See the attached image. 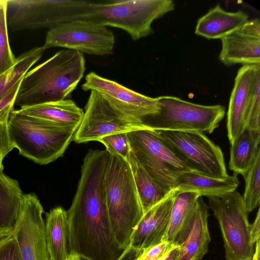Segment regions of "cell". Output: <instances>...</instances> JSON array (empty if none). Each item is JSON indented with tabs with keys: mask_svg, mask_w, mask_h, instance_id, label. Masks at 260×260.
<instances>
[{
	"mask_svg": "<svg viewBox=\"0 0 260 260\" xmlns=\"http://www.w3.org/2000/svg\"><path fill=\"white\" fill-rule=\"evenodd\" d=\"M115 44L113 32L93 22L75 20L58 24L47 31L45 50L60 47L89 54L112 53Z\"/></svg>",
	"mask_w": 260,
	"mask_h": 260,
	"instance_id": "obj_11",
	"label": "cell"
},
{
	"mask_svg": "<svg viewBox=\"0 0 260 260\" xmlns=\"http://www.w3.org/2000/svg\"><path fill=\"white\" fill-rule=\"evenodd\" d=\"M208 199L220 229L226 260H251L255 244L251 238L248 213L242 196L235 190Z\"/></svg>",
	"mask_w": 260,
	"mask_h": 260,
	"instance_id": "obj_8",
	"label": "cell"
},
{
	"mask_svg": "<svg viewBox=\"0 0 260 260\" xmlns=\"http://www.w3.org/2000/svg\"><path fill=\"white\" fill-rule=\"evenodd\" d=\"M99 142L103 144L110 153H116L126 159L131 150L127 133H118L103 137Z\"/></svg>",
	"mask_w": 260,
	"mask_h": 260,
	"instance_id": "obj_31",
	"label": "cell"
},
{
	"mask_svg": "<svg viewBox=\"0 0 260 260\" xmlns=\"http://www.w3.org/2000/svg\"><path fill=\"white\" fill-rule=\"evenodd\" d=\"M131 150L147 173L166 191H173L178 178L191 171L151 127L127 133Z\"/></svg>",
	"mask_w": 260,
	"mask_h": 260,
	"instance_id": "obj_6",
	"label": "cell"
},
{
	"mask_svg": "<svg viewBox=\"0 0 260 260\" xmlns=\"http://www.w3.org/2000/svg\"><path fill=\"white\" fill-rule=\"evenodd\" d=\"M85 71L82 53L59 51L25 74L14 105L22 108L65 100L76 88Z\"/></svg>",
	"mask_w": 260,
	"mask_h": 260,
	"instance_id": "obj_2",
	"label": "cell"
},
{
	"mask_svg": "<svg viewBox=\"0 0 260 260\" xmlns=\"http://www.w3.org/2000/svg\"><path fill=\"white\" fill-rule=\"evenodd\" d=\"M255 248L251 260H260V239L255 242Z\"/></svg>",
	"mask_w": 260,
	"mask_h": 260,
	"instance_id": "obj_39",
	"label": "cell"
},
{
	"mask_svg": "<svg viewBox=\"0 0 260 260\" xmlns=\"http://www.w3.org/2000/svg\"><path fill=\"white\" fill-rule=\"evenodd\" d=\"M1 237H2V236H0V238H1Z\"/></svg>",
	"mask_w": 260,
	"mask_h": 260,
	"instance_id": "obj_41",
	"label": "cell"
},
{
	"mask_svg": "<svg viewBox=\"0 0 260 260\" xmlns=\"http://www.w3.org/2000/svg\"><path fill=\"white\" fill-rule=\"evenodd\" d=\"M23 194L17 180L0 171V236L12 234Z\"/></svg>",
	"mask_w": 260,
	"mask_h": 260,
	"instance_id": "obj_24",
	"label": "cell"
},
{
	"mask_svg": "<svg viewBox=\"0 0 260 260\" xmlns=\"http://www.w3.org/2000/svg\"><path fill=\"white\" fill-rule=\"evenodd\" d=\"M18 110L27 115L77 129L84 113L73 101L69 99L22 108Z\"/></svg>",
	"mask_w": 260,
	"mask_h": 260,
	"instance_id": "obj_22",
	"label": "cell"
},
{
	"mask_svg": "<svg viewBox=\"0 0 260 260\" xmlns=\"http://www.w3.org/2000/svg\"><path fill=\"white\" fill-rule=\"evenodd\" d=\"M82 1H8V25L12 31L50 29L67 21L77 20Z\"/></svg>",
	"mask_w": 260,
	"mask_h": 260,
	"instance_id": "obj_10",
	"label": "cell"
},
{
	"mask_svg": "<svg viewBox=\"0 0 260 260\" xmlns=\"http://www.w3.org/2000/svg\"><path fill=\"white\" fill-rule=\"evenodd\" d=\"M67 260H86L78 255L70 254Z\"/></svg>",
	"mask_w": 260,
	"mask_h": 260,
	"instance_id": "obj_40",
	"label": "cell"
},
{
	"mask_svg": "<svg viewBox=\"0 0 260 260\" xmlns=\"http://www.w3.org/2000/svg\"><path fill=\"white\" fill-rule=\"evenodd\" d=\"M82 89L97 92L116 111L139 122L144 123L159 110L157 97L146 96L93 72L86 76Z\"/></svg>",
	"mask_w": 260,
	"mask_h": 260,
	"instance_id": "obj_14",
	"label": "cell"
},
{
	"mask_svg": "<svg viewBox=\"0 0 260 260\" xmlns=\"http://www.w3.org/2000/svg\"><path fill=\"white\" fill-rule=\"evenodd\" d=\"M174 8L172 0L90 1L83 20L121 29L137 41L152 34L153 21Z\"/></svg>",
	"mask_w": 260,
	"mask_h": 260,
	"instance_id": "obj_5",
	"label": "cell"
},
{
	"mask_svg": "<svg viewBox=\"0 0 260 260\" xmlns=\"http://www.w3.org/2000/svg\"><path fill=\"white\" fill-rule=\"evenodd\" d=\"M0 2H1V0H0Z\"/></svg>",
	"mask_w": 260,
	"mask_h": 260,
	"instance_id": "obj_42",
	"label": "cell"
},
{
	"mask_svg": "<svg viewBox=\"0 0 260 260\" xmlns=\"http://www.w3.org/2000/svg\"><path fill=\"white\" fill-rule=\"evenodd\" d=\"M22 79L19 81L0 101V123L8 120L11 112L14 110V101Z\"/></svg>",
	"mask_w": 260,
	"mask_h": 260,
	"instance_id": "obj_34",
	"label": "cell"
},
{
	"mask_svg": "<svg viewBox=\"0 0 260 260\" xmlns=\"http://www.w3.org/2000/svg\"><path fill=\"white\" fill-rule=\"evenodd\" d=\"M250 234L252 242H255L260 239V210L258 209L256 218L252 224H250Z\"/></svg>",
	"mask_w": 260,
	"mask_h": 260,
	"instance_id": "obj_36",
	"label": "cell"
},
{
	"mask_svg": "<svg viewBox=\"0 0 260 260\" xmlns=\"http://www.w3.org/2000/svg\"><path fill=\"white\" fill-rule=\"evenodd\" d=\"M240 184L238 175L217 178L190 171L182 174L178 178L175 194L191 192L199 196L220 197L236 190Z\"/></svg>",
	"mask_w": 260,
	"mask_h": 260,
	"instance_id": "obj_19",
	"label": "cell"
},
{
	"mask_svg": "<svg viewBox=\"0 0 260 260\" xmlns=\"http://www.w3.org/2000/svg\"><path fill=\"white\" fill-rule=\"evenodd\" d=\"M142 252V251L136 249L129 245L124 250L117 260H137Z\"/></svg>",
	"mask_w": 260,
	"mask_h": 260,
	"instance_id": "obj_37",
	"label": "cell"
},
{
	"mask_svg": "<svg viewBox=\"0 0 260 260\" xmlns=\"http://www.w3.org/2000/svg\"><path fill=\"white\" fill-rule=\"evenodd\" d=\"M200 197L191 192L175 194L168 232L165 241L180 246L188 236L194 221L196 203Z\"/></svg>",
	"mask_w": 260,
	"mask_h": 260,
	"instance_id": "obj_18",
	"label": "cell"
},
{
	"mask_svg": "<svg viewBox=\"0 0 260 260\" xmlns=\"http://www.w3.org/2000/svg\"><path fill=\"white\" fill-rule=\"evenodd\" d=\"M8 121L0 123V171H3V160L14 148L8 132Z\"/></svg>",
	"mask_w": 260,
	"mask_h": 260,
	"instance_id": "obj_35",
	"label": "cell"
},
{
	"mask_svg": "<svg viewBox=\"0 0 260 260\" xmlns=\"http://www.w3.org/2000/svg\"><path fill=\"white\" fill-rule=\"evenodd\" d=\"M110 154L105 175L107 208L115 238L125 250L144 212L126 159Z\"/></svg>",
	"mask_w": 260,
	"mask_h": 260,
	"instance_id": "obj_3",
	"label": "cell"
},
{
	"mask_svg": "<svg viewBox=\"0 0 260 260\" xmlns=\"http://www.w3.org/2000/svg\"><path fill=\"white\" fill-rule=\"evenodd\" d=\"M175 247L167 241L154 245L143 251L137 260H159Z\"/></svg>",
	"mask_w": 260,
	"mask_h": 260,
	"instance_id": "obj_33",
	"label": "cell"
},
{
	"mask_svg": "<svg viewBox=\"0 0 260 260\" xmlns=\"http://www.w3.org/2000/svg\"><path fill=\"white\" fill-rule=\"evenodd\" d=\"M260 64L244 65L238 71L227 112V135L231 144L245 129L247 111Z\"/></svg>",
	"mask_w": 260,
	"mask_h": 260,
	"instance_id": "obj_16",
	"label": "cell"
},
{
	"mask_svg": "<svg viewBox=\"0 0 260 260\" xmlns=\"http://www.w3.org/2000/svg\"><path fill=\"white\" fill-rule=\"evenodd\" d=\"M129 165L144 213L172 192L164 190L147 173L131 150L126 158Z\"/></svg>",
	"mask_w": 260,
	"mask_h": 260,
	"instance_id": "obj_26",
	"label": "cell"
},
{
	"mask_svg": "<svg viewBox=\"0 0 260 260\" xmlns=\"http://www.w3.org/2000/svg\"><path fill=\"white\" fill-rule=\"evenodd\" d=\"M44 48L35 47L17 57L15 65L0 75V101L41 57Z\"/></svg>",
	"mask_w": 260,
	"mask_h": 260,
	"instance_id": "obj_27",
	"label": "cell"
},
{
	"mask_svg": "<svg viewBox=\"0 0 260 260\" xmlns=\"http://www.w3.org/2000/svg\"><path fill=\"white\" fill-rule=\"evenodd\" d=\"M243 177L245 186L242 198L246 210L250 213L259 206L260 202V150Z\"/></svg>",
	"mask_w": 260,
	"mask_h": 260,
	"instance_id": "obj_28",
	"label": "cell"
},
{
	"mask_svg": "<svg viewBox=\"0 0 260 260\" xmlns=\"http://www.w3.org/2000/svg\"><path fill=\"white\" fill-rule=\"evenodd\" d=\"M157 99L158 112L143 122L154 129L195 131L210 134L218 127L225 113V108L220 105H201L169 95Z\"/></svg>",
	"mask_w": 260,
	"mask_h": 260,
	"instance_id": "obj_7",
	"label": "cell"
},
{
	"mask_svg": "<svg viewBox=\"0 0 260 260\" xmlns=\"http://www.w3.org/2000/svg\"><path fill=\"white\" fill-rule=\"evenodd\" d=\"M248 15L239 10L228 12L217 5L200 18L195 34L208 39H221L243 26Z\"/></svg>",
	"mask_w": 260,
	"mask_h": 260,
	"instance_id": "obj_20",
	"label": "cell"
},
{
	"mask_svg": "<svg viewBox=\"0 0 260 260\" xmlns=\"http://www.w3.org/2000/svg\"><path fill=\"white\" fill-rule=\"evenodd\" d=\"M45 237L50 260H67L68 228L67 211L56 207L46 214Z\"/></svg>",
	"mask_w": 260,
	"mask_h": 260,
	"instance_id": "obj_23",
	"label": "cell"
},
{
	"mask_svg": "<svg viewBox=\"0 0 260 260\" xmlns=\"http://www.w3.org/2000/svg\"><path fill=\"white\" fill-rule=\"evenodd\" d=\"M8 0L0 2V75L11 69L17 58L10 46L7 23Z\"/></svg>",
	"mask_w": 260,
	"mask_h": 260,
	"instance_id": "obj_29",
	"label": "cell"
},
{
	"mask_svg": "<svg viewBox=\"0 0 260 260\" xmlns=\"http://www.w3.org/2000/svg\"><path fill=\"white\" fill-rule=\"evenodd\" d=\"M0 260H21L12 234L0 238Z\"/></svg>",
	"mask_w": 260,
	"mask_h": 260,
	"instance_id": "obj_32",
	"label": "cell"
},
{
	"mask_svg": "<svg viewBox=\"0 0 260 260\" xmlns=\"http://www.w3.org/2000/svg\"><path fill=\"white\" fill-rule=\"evenodd\" d=\"M245 128L260 131V72L255 78L248 107Z\"/></svg>",
	"mask_w": 260,
	"mask_h": 260,
	"instance_id": "obj_30",
	"label": "cell"
},
{
	"mask_svg": "<svg viewBox=\"0 0 260 260\" xmlns=\"http://www.w3.org/2000/svg\"><path fill=\"white\" fill-rule=\"evenodd\" d=\"M219 58L224 65L260 64V20H248L223 38Z\"/></svg>",
	"mask_w": 260,
	"mask_h": 260,
	"instance_id": "obj_15",
	"label": "cell"
},
{
	"mask_svg": "<svg viewBox=\"0 0 260 260\" xmlns=\"http://www.w3.org/2000/svg\"><path fill=\"white\" fill-rule=\"evenodd\" d=\"M179 251V246L175 247L159 260H178Z\"/></svg>",
	"mask_w": 260,
	"mask_h": 260,
	"instance_id": "obj_38",
	"label": "cell"
},
{
	"mask_svg": "<svg viewBox=\"0 0 260 260\" xmlns=\"http://www.w3.org/2000/svg\"><path fill=\"white\" fill-rule=\"evenodd\" d=\"M8 132L20 154L41 165L61 157L77 130L13 110L8 121Z\"/></svg>",
	"mask_w": 260,
	"mask_h": 260,
	"instance_id": "obj_4",
	"label": "cell"
},
{
	"mask_svg": "<svg viewBox=\"0 0 260 260\" xmlns=\"http://www.w3.org/2000/svg\"><path fill=\"white\" fill-rule=\"evenodd\" d=\"M44 209L34 193H23L12 232L21 260H50L45 237Z\"/></svg>",
	"mask_w": 260,
	"mask_h": 260,
	"instance_id": "obj_13",
	"label": "cell"
},
{
	"mask_svg": "<svg viewBox=\"0 0 260 260\" xmlns=\"http://www.w3.org/2000/svg\"><path fill=\"white\" fill-rule=\"evenodd\" d=\"M148 127L144 123L119 113L99 93L90 91L83 118L73 140L77 143L98 141L109 135Z\"/></svg>",
	"mask_w": 260,
	"mask_h": 260,
	"instance_id": "obj_12",
	"label": "cell"
},
{
	"mask_svg": "<svg viewBox=\"0 0 260 260\" xmlns=\"http://www.w3.org/2000/svg\"><path fill=\"white\" fill-rule=\"evenodd\" d=\"M260 131L245 128L231 144L229 168L237 175L244 176L260 150Z\"/></svg>",
	"mask_w": 260,
	"mask_h": 260,
	"instance_id": "obj_25",
	"label": "cell"
},
{
	"mask_svg": "<svg viewBox=\"0 0 260 260\" xmlns=\"http://www.w3.org/2000/svg\"><path fill=\"white\" fill-rule=\"evenodd\" d=\"M155 130L191 171L217 178L229 176L221 148L204 133L195 131Z\"/></svg>",
	"mask_w": 260,
	"mask_h": 260,
	"instance_id": "obj_9",
	"label": "cell"
},
{
	"mask_svg": "<svg viewBox=\"0 0 260 260\" xmlns=\"http://www.w3.org/2000/svg\"><path fill=\"white\" fill-rule=\"evenodd\" d=\"M105 174L98 167L82 168L75 196L67 211L69 253L86 260H117L124 251L111 228Z\"/></svg>",
	"mask_w": 260,
	"mask_h": 260,
	"instance_id": "obj_1",
	"label": "cell"
},
{
	"mask_svg": "<svg viewBox=\"0 0 260 260\" xmlns=\"http://www.w3.org/2000/svg\"><path fill=\"white\" fill-rule=\"evenodd\" d=\"M174 192L145 213L135 228L130 246L141 251L165 241L168 232Z\"/></svg>",
	"mask_w": 260,
	"mask_h": 260,
	"instance_id": "obj_17",
	"label": "cell"
},
{
	"mask_svg": "<svg viewBox=\"0 0 260 260\" xmlns=\"http://www.w3.org/2000/svg\"><path fill=\"white\" fill-rule=\"evenodd\" d=\"M208 209L202 197H199L191 230L179 246L178 260H200L207 253L211 241L208 226Z\"/></svg>",
	"mask_w": 260,
	"mask_h": 260,
	"instance_id": "obj_21",
	"label": "cell"
}]
</instances>
